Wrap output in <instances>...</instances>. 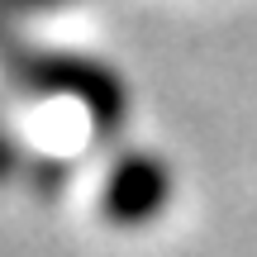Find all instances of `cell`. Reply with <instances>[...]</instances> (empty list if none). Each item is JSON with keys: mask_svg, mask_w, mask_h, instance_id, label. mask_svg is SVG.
I'll return each mask as SVG.
<instances>
[{"mask_svg": "<svg viewBox=\"0 0 257 257\" xmlns=\"http://www.w3.org/2000/svg\"><path fill=\"white\" fill-rule=\"evenodd\" d=\"M10 5H29L34 10V5H57V0H10Z\"/></svg>", "mask_w": 257, "mask_h": 257, "instance_id": "obj_3", "label": "cell"}, {"mask_svg": "<svg viewBox=\"0 0 257 257\" xmlns=\"http://www.w3.org/2000/svg\"><path fill=\"white\" fill-rule=\"evenodd\" d=\"M167 200V176L157 162L148 157H128L110 172V186H105V210L119 224H143L157 205Z\"/></svg>", "mask_w": 257, "mask_h": 257, "instance_id": "obj_2", "label": "cell"}, {"mask_svg": "<svg viewBox=\"0 0 257 257\" xmlns=\"http://www.w3.org/2000/svg\"><path fill=\"white\" fill-rule=\"evenodd\" d=\"M10 76L34 86V91H43V95H72V100H81L91 110V119L105 124V128L119 119V110H124L119 105V81L110 72H100V67H91V62H76V57L15 53L10 57Z\"/></svg>", "mask_w": 257, "mask_h": 257, "instance_id": "obj_1", "label": "cell"}]
</instances>
